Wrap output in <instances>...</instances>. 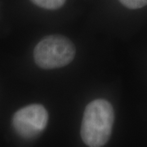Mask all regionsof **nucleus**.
Returning a JSON list of instances; mask_svg holds the SVG:
<instances>
[{"mask_svg":"<svg viewBox=\"0 0 147 147\" xmlns=\"http://www.w3.org/2000/svg\"><path fill=\"white\" fill-rule=\"evenodd\" d=\"M115 121V112L108 100L96 99L84 110L81 125V137L88 146H105L110 139Z\"/></svg>","mask_w":147,"mask_h":147,"instance_id":"1","label":"nucleus"},{"mask_svg":"<svg viewBox=\"0 0 147 147\" xmlns=\"http://www.w3.org/2000/svg\"><path fill=\"white\" fill-rule=\"evenodd\" d=\"M76 49L68 38L62 35H49L43 38L34 50L36 65L44 69L61 68L70 63Z\"/></svg>","mask_w":147,"mask_h":147,"instance_id":"2","label":"nucleus"},{"mask_svg":"<svg viewBox=\"0 0 147 147\" xmlns=\"http://www.w3.org/2000/svg\"><path fill=\"white\" fill-rule=\"evenodd\" d=\"M48 113L40 104L29 105L17 110L12 117V127L16 132L25 139L39 135L47 127Z\"/></svg>","mask_w":147,"mask_h":147,"instance_id":"3","label":"nucleus"},{"mask_svg":"<svg viewBox=\"0 0 147 147\" xmlns=\"http://www.w3.org/2000/svg\"><path fill=\"white\" fill-rule=\"evenodd\" d=\"M34 4L39 7L49 9V10H56L61 7L65 4L66 0H30Z\"/></svg>","mask_w":147,"mask_h":147,"instance_id":"4","label":"nucleus"},{"mask_svg":"<svg viewBox=\"0 0 147 147\" xmlns=\"http://www.w3.org/2000/svg\"><path fill=\"white\" fill-rule=\"evenodd\" d=\"M123 6L130 9H138L147 5V0H119Z\"/></svg>","mask_w":147,"mask_h":147,"instance_id":"5","label":"nucleus"}]
</instances>
